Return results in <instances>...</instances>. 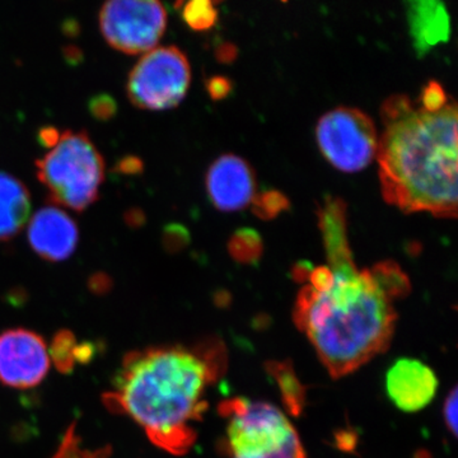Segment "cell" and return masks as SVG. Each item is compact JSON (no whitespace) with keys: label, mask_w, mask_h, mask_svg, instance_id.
I'll return each mask as SVG.
<instances>
[{"label":"cell","mask_w":458,"mask_h":458,"mask_svg":"<svg viewBox=\"0 0 458 458\" xmlns=\"http://www.w3.org/2000/svg\"><path fill=\"white\" fill-rule=\"evenodd\" d=\"M333 284L316 291L304 284L298 293L294 321L309 337L334 378L360 369L381 354L393 339L397 315L370 270L358 271L342 213L319 218Z\"/></svg>","instance_id":"1"},{"label":"cell","mask_w":458,"mask_h":458,"mask_svg":"<svg viewBox=\"0 0 458 458\" xmlns=\"http://www.w3.org/2000/svg\"><path fill=\"white\" fill-rule=\"evenodd\" d=\"M384 134L377 148L386 203L406 214L457 216V106L438 113L391 96L381 108Z\"/></svg>","instance_id":"2"},{"label":"cell","mask_w":458,"mask_h":458,"mask_svg":"<svg viewBox=\"0 0 458 458\" xmlns=\"http://www.w3.org/2000/svg\"><path fill=\"white\" fill-rule=\"evenodd\" d=\"M225 369L222 345L161 346L123 360L113 401L146 429L150 441L174 454L194 445V424L208 408L205 394Z\"/></svg>","instance_id":"3"},{"label":"cell","mask_w":458,"mask_h":458,"mask_svg":"<svg viewBox=\"0 0 458 458\" xmlns=\"http://www.w3.org/2000/svg\"><path fill=\"white\" fill-rule=\"evenodd\" d=\"M36 168L51 204L81 213L98 201L105 159L87 131L63 132L59 143L36 161Z\"/></svg>","instance_id":"4"},{"label":"cell","mask_w":458,"mask_h":458,"mask_svg":"<svg viewBox=\"0 0 458 458\" xmlns=\"http://www.w3.org/2000/svg\"><path fill=\"white\" fill-rule=\"evenodd\" d=\"M219 411L227 420L229 458H306L293 424L273 403L234 397L223 401Z\"/></svg>","instance_id":"5"},{"label":"cell","mask_w":458,"mask_h":458,"mask_svg":"<svg viewBox=\"0 0 458 458\" xmlns=\"http://www.w3.org/2000/svg\"><path fill=\"white\" fill-rule=\"evenodd\" d=\"M190 80L189 60L179 47H156L144 54L131 69L126 93L140 110H170L185 98Z\"/></svg>","instance_id":"6"},{"label":"cell","mask_w":458,"mask_h":458,"mask_svg":"<svg viewBox=\"0 0 458 458\" xmlns=\"http://www.w3.org/2000/svg\"><path fill=\"white\" fill-rule=\"evenodd\" d=\"M318 143L325 158L342 172H360L372 164L378 148L375 123L352 107L325 114L318 123Z\"/></svg>","instance_id":"7"},{"label":"cell","mask_w":458,"mask_h":458,"mask_svg":"<svg viewBox=\"0 0 458 458\" xmlns=\"http://www.w3.org/2000/svg\"><path fill=\"white\" fill-rule=\"evenodd\" d=\"M99 29L114 50L128 55L156 49L167 25V12L156 0H111L102 5Z\"/></svg>","instance_id":"8"},{"label":"cell","mask_w":458,"mask_h":458,"mask_svg":"<svg viewBox=\"0 0 458 458\" xmlns=\"http://www.w3.org/2000/svg\"><path fill=\"white\" fill-rule=\"evenodd\" d=\"M50 369L47 344L26 328L0 334V382L8 387L32 388L40 385Z\"/></svg>","instance_id":"9"},{"label":"cell","mask_w":458,"mask_h":458,"mask_svg":"<svg viewBox=\"0 0 458 458\" xmlns=\"http://www.w3.org/2000/svg\"><path fill=\"white\" fill-rule=\"evenodd\" d=\"M27 237L33 251L41 259L60 262L74 254L80 241V229L64 210L47 205L33 214Z\"/></svg>","instance_id":"10"},{"label":"cell","mask_w":458,"mask_h":458,"mask_svg":"<svg viewBox=\"0 0 458 458\" xmlns=\"http://www.w3.org/2000/svg\"><path fill=\"white\" fill-rule=\"evenodd\" d=\"M255 189L254 171L241 157H219L208 171V194L222 212H236L252 203Z\"/></svg>","instance_id":"11"},{"label":"cell","mask_w":458,"mask_h":458,"mask_svg":"<svg viewBox=\"0 0 458 458\" xmlns=\"http://www.w3.org/2000/svg\"><path fill=\"white\" fill-rule=\"evenodd\" d=\"M438 378L426 363L401 358L386 373V391L397 409L417 412L427 408L436 397Z\"/></svg>","instance_id":"12"},{"label":"cell","mask_w":458,"mask_h":458,"mask_svg":"<svg viewBox=\"0 0 458 458\" xmlns=\"http://www.w3.org/2000/svg\"><path fill=\"white\" fill-rule=\"evenodd\" d=\"M408 20L410 33L419 56H423L437 45L450 40V14L441 2H409Z\"/></svg>","instance_id":"13"},{"label":"cell","mask_w":458,"mask_h":458,"mask_svg":"<svg viewBox=\"0 0 458 458\" xmlns=\"http://www.w3.org/2000/svg\"><path fill=\"white\" fill-rule=\"evenodd\" d=\"M31 212V195L22 181L0 172V241L17 236Z\"/></svg>","instance_id":"14"},{"label":"cell","mask_w":458,"mask_h":458,"mask_svg":"<svg viewBox=\"0 0 458 458\" xmlns=\"http://www.w3.org/2000/svg\"><path fill=\"white\" fill-rule=\"evenodd\" d=\"M373 278L384 289L386 294L393 300L403 297L409 293L410 282L408 276L401 270L399 265L394 261H384L377 264L370 269Z\"/></svg>","instance_id":"15"},{"label":"cell","mask_w":458,"mask_h":458,"mask_svg":"<svg viewBox=\"0 0 458 458\" xmlns=\"http://www.w3.org/2000/svg\"><path fill=\"white\" fill-rule=\"evenodd\" d=\"M229 254L242 264H254L261 258L262 240L260 234L251 228H242L232 236L228 242Z\"/></svg>","instance_id":"16"},{"label":"cell","mask_w":458,"mask_h":458,"mask_svg":"<svg viewBox=\"0 0 458 458\" xmlns=\"http://www.w3.org/2000/svg\"><path fill=\"white\" fill-rule=\"evenodd\" d=\"M271 370L278 381L286 406L292 414H300L304 401L303 386L294 376L293 369L285 364L274 363Z\"/></svg>","instance_id":"17"},{"label":"cell","mask_w":458,"mask_h":458,"mask_svg":"<svg viewBox=\"0 0 458 458\" xmlns=\"http://www.w3.org/2000/svg\"><path fill=\"white\" fill-rule=\"evenodd\" d=\"M186 25L194 31H208L218 20V12L210 0H192L182 9Z\"/></svg>","instance_id":"18"},{"label":"cell","mask_w":458,"mask_h":458,"mask_svg":"<svg viewBox=\"0 0 458 458\" xmlns=\"http://www.w3.org/2000/svg\"><path fill=\"white\" fill-rule=\"evenodd\" d=\"M291 203L283 192L267 190L252 200V210L262 221H270L289 209Z\"/></svg>","instance_id":"19"},{"label":"cell","mask_w":458,"mask_h":458,"mask_svg":"<svg viewBox=\"0 0 458 458\" xmlns=\"http://www.w3.org/2000/svg\"><path fill=\"white\" fill-rule=\"evenodd\" d=\"M75 340L73 335L68 331H62L59 335L54 339L53 346H51L50 354L54 361L63 372H68L73 367L75 360L74 352Z\"/></svg>","instance_id":"20"},{"label":"cell","mask_w":458,"mask_h":458,"mask_svg":"<svg viewBox=\"0 0 458 458\" xmlns=\"http://www.w3.org/2000/svg\"><path fill=\"white\" fill-rule=\"evenodd\" d=\"M162 242L168 252L176 254L189 245L190 232L185 225H180V223H170L162 232Z\"/></svg>","instance_id":"21"},{"label":"cell","mask_w":458,"mask_h":458,"mask_svg":"<svg viewBox=\"0 0 458 458\" xmlns=\"http://www.w3.org/2000/svg\"><path fill=\"white\" fill-rule=\"evenodd\" d=\"M420 102V108L427 113H438L448 104V96L441 83L430 81L421 92Z\"/></svg>","instance_id":"22"},{"label":"cell","mask_w":458,"mask_h":458,"mask_svg":"<svg viewBox=\"0 0 458 458\" xmlns=\"http://www.w3.org/2000/svg\"><path fill=\"white\" fill-rule=\"evenodd\" d=\"M89 113L98 122L106 123L114 119L117 114V102L107 93L93 96L89 102Z\"/></svg>","instance_id":"23"},{"label":"cell","mask_w":458,"mask_h":458,"mask_svg":"<svg viewBox=\"0 0 458 458\" xmlns=\"http://www.w3.org/2000/svg\"><path fill=\"white\" fill-rule=\"evenodd\" d=\"M208 93H209L210 98L214 101H222V99L227 98L231 95L233 84L227 77H222V75H214L205 82Z\"/></svg>","instance_id":"24"},{"label":"cell","mask_w":458,"mask_h":458,"mask_svg":"<svg viewBox=\"0 0 458 458\" xmlns=\"http://www.w3.org/2000/svg\"><path fill=\"white\" fill-rule=\"evenodd\" d=\"M457 387H454L443 403V419H445V426L454 437L457 436Z\"/></svg>","instance_id":"25"},{"label":"cell","mask_w":458,"mask_h":458,"mask_svg":"<svg viewBox=\"0 0 458 458\" xmlns=\"http://www.w3.org/2000/svg\"><path fill=\"white\" fill-rule=\"evenodd\" d=\"M114 171L116 174H125V176H138V174H143L144 164L140 157L125 156L117 161Z\"/></svg>","instance_id":"26"},{"label":"cell","mask_w":458,"mask_h":458,"mask_svg":"<svg viewBox=\"0 0 458 458\" xmlns=\"http://www.w3.org/2000/svg\"><path fill=\"white\" fill-rule=\"evenodd\" d=\"M123 222L132 229L141 228L146 225L147 216L140 208H131L123 213Z\"/></svg>","instance_id":"27"},{"label":"cell","mask_w":458,"mask_h":458,"mask_svg":"<svg viewBox=\"0 0 458 458\" xmlns=\"http://www.w3.org/2000/svg\"><path fill=\"white\" fill-rule=\"evenodd\" d=\"M60 137H62V134L54 126H44L38 131V141H40L41 146L50 148V149H53L59 143Z\"/></svg>","instance_id":"28"},{"label":"cell","mask_w":458,"mask_h":458,"mask_svg":"<svg viewBox=\"0 0 458 458\" xmlns=\"http://www.w3.org/2000/svg\"><path fill=\"white\" fill-rule=\"evenodd\" d=\"M111 285H113V282H111L110 276H106V274L98 273L90 276L89 288L95 293H105V292L111 288Z\"/></svg>","instance_id":"29"},{"label":"cell","mask_w":458,"mask_h":458,"mask_svg":"<svg viewBox=\"0 0 458 458\" xmlns=\"http://www.w3.org/2000/svg\"><path fill=\"white\" fill-rule=\"evenodd\" d=\"M237 53V47H234L233 44L225 42V44L219 45V47H216V56L219 63L229 64V63L234 62V60H236Z\"/></svg>","instance_id":"30"},{"label":"cell","mask_w":458,"mask_h":458,"mask_svg":"<svg viewBox=\"0 0 458 458\" xmlns=\"http://www.w3.org/2000/svg\"><path fill=\"white\" fill-rule=\"evenodd\" d=\"M63 56L65 62L71 65H80L83 62V51L75 45H66L63 47Z\"/></svg>","instance_id":"31"},{"label":"cell","mask_w":458,"mask_h":458,"mask_svg":"<svg viewBox=\"0 0 458 458\" xmlns=\"http://www.w3.org/2000/svg\"><path fill=\"white\" fill-rule=\"evenodd\" d=\"M313 267L310 262L301 261L298 264H295L293 267V276L294 279L297 280L298 283H302V284H307L309 282L310 276H311Z\"/></svg>","instance_id":"32"},{"label":"cell","mask_w":458,"mask_h":458,"mask_svg":"<svg viewBox=\"0 0 458 458\" xmlns=\"http://www.w3.org/2000/svg\"><path fill=\"white\" fill-rule=\"evenodd\" d=\"M62 31L68 38H77L81 33V25L78 23V21L66 20L63 22Z\"/></svg>","instance_id":"33"}]
</instances>
